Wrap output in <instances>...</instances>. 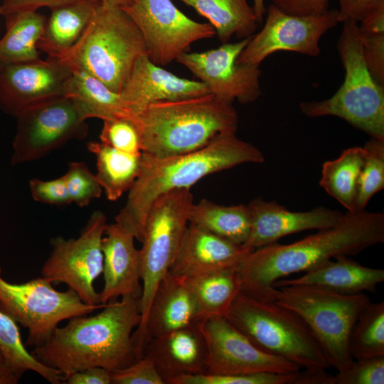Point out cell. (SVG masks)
<instances>
[{
    "label": "cell",
    "mask_w": 384,
    "mask_h": 384,
    "mask_svg": "<svg viewBox=\"0 0 384 384\" xmlns=\"http://www.w3.org/2000/svg\"><path fill=\"white\" fill-rule=\"evenodd\" d=\"M384 242V214L347 211L335 225L294 242L273 243L251 251L238 267L241 292L274 302L273 284L293 273L307 272L338 256L354 255Z\"/></svg>",
    "instance_id": "cell-1"
},
{
    "label": "cell",
    "mask_w": 384,
    "mask_h": 384,
    "mask_svg": "<svg viewBox=\"0 0 384 384\" xmlns=\"http://www.w3.org/2000/svg\"><path fill=\"white\" fill-rule=\"evenodd\" d=\"M139 299L125 295L94 316L71 318L31 353L65 378L92 367L111 372L123 369L139 359L132 341L134 329L141 321Z\"/></svg>",
    "instance_id": "cell-2"
},
{
    "label": "cell",
    "mask_w": 384,
    "mask_h": 384,
    "mask_svg": "<svg viewBox=\"0 0 384 384\" xmlns=\"http://www.w3.org/2000/svg\"><path fill=\"white\" fill-rule=\"evenodd\" d=\"M265 157L235 134L220 135L196 151L156 156L142 154L139 174L115 223L142 242L148 212L154 201L169 191L189 188L203 177L247 164H261Z\"/></svg>",
    "instance_id": "cell-3"
},
{
    "label": "cell",
    "mask_w": 384,
    "mask_h": 384,
    "mask_svg": "<svg viewBox=\"0 0 384 384\" xmlns=\"http://www.w3.org/2000/svg\"><path fill=\"white\" fill-rule=\"evenodd\" d=\"M132 120L142 152L156 156L196 151L220 135L235 134L239 124L233 104L210 93L151 103Z\"/></svg>",
    "instance_id": "cell-4"
},
{
    "label": "cell",
    "mask_w": 384,
    "mask_h": 384,
    "mask_svg": "<svg viewBox=\"0 0 384 384\" xmlns=\"http://www.w3.org/2000/svg\"><path fill=\"white\" fill-rule=\"evenodd\" d=\"M142 55H147L146 46L133 21L121 6L100 1L78 41L54 58L119 93Z\"/></svg>",
    "instance_id": "cell-5"
},
{
    "label": "cell",
    "mask_w": 384,
    "mask_h": 384,
    "mask_svg": "<svg viewBox=\"0 0 384 384\" xmlns=\"http://www.w3.org/2000/svg\"><path fill=\"white\" fill-rule=\"evenodd\" d=\"M337 49L345 69L343 84L328 99L302 102L301 112L311 118L340 117L370 137L384 140V87L366 65L358 23L343 22Z\"/></svg>",
    "instance_id": "cell-6"
},
{
    "label": "cell",
    "mask_w": 384,
    "mask_h": 384,
    "mask_svg": "<svg viewBox=\"0 0 384 384\" xmlns=\"http://www.w3.org/2000/svg\"><path fill=\"white\" fill-rule=\"evenodd\" d=\"M225 317L265 353L307 370L331 367L303 320L275 301L257 299L240 292Z\"/></svg>",
    "instance_id": "cell-7"
},
{
    "label": "cell",
    "mask_w": 384,
    "mask_h": 384,
    "mask_svg": "<svg viewBox=\"0 0 384 384\" xmlns=\"http://www.w3.org/2000/svg\"><path fill=\"white\" fill-rule=\"evenodd\" d=\"M275 302L303 320L331 367L342 371L351 365L354 359L348 349L349 336L361 312L370 302L367 295L287 285L277 288Z\"/></svg>",
    "instance_id": "cell-8"
},
{
    "label": "cell",
    "mask_w": 384,
    "mask_h": 384,
    "mask_svg": "<svg viewBox=\"0 0 384 384\" xmlns=\"http://www.w3.org/2000/svg\"><path fill=\"white\" fill-rule=\"evenodd\" d=\"M189 188L165 193L152 203L145 222L140 251L142 293L139 299L141 321L132 334L136 346L142 333L154 293L169 271L189 223L193 203Z\"/></svg>",
    "instance_id": "cell-9"
},
{
    "label": "cell",
    "mask_w": 384,
    "mask_h": 384,
    "mask_svg": "<svg viewBox=\"0 0 384 384\" xmlns=\"http://www.w3.org/2000/svg\"><path fill=\"white\" fill-rule=\"evenodd\" d=\"M106 305L87 304L73 290L58 291L42 276L24 283H10L1 276L0 267V311L28 329L27 346L42 345L61 321L87 315Z\"/></svg>",
    "instance_id": "cell-10"
},
{
    "label": "cell",
    "mask_w": 384,
    "mask_h": 384,
    "mask_svg": "<svg viewBox=\"0 0 384 384\" xmlns=\"http://www.w3.org/2000/svg\"><path fill=\"white\" fill-rule=\"evenodd\" d=\"M106 225V215L96 210L78 238H53L52 250L42 266L41 276L52 283H65L87 304H101L94 282L102 273V240Z\"/></svg>",
    "instance_id": "cell-11"
},
{
    "label": "cell",
    "mask_w": 384,
    "mask_h": 384,
    "mask_svg": "<svg viewBox=\"0 0 384 384\" xmlns=\"http://www.w3.org/2000/svg\"><path fill=\"white\" fill-rule=\"evenodd\" d=\"M12 143L13 166L37 160L72 139H83L86 120L66 96L53 97L20 112Z\"/></svg>",
    "instance_id": "cell-12"
},
{
    "label": "cell",
    "mask_w": 384,
    "mask_h": 384,
    "mask_svg": "<svg viewBox=\"0 0 384 384\" xmlns=\"http://www.w3.org/2000/svg\"><path fill=\"white\" fill-rule=\"evenodd\" d=\"M122 8L139 28L149 58L159 66L188 52L193 43L216 35L210 23L190 18L171 0H132Z\"/></svg>",
    "instance_id": "cell-13"
},
{
    "label": "cell",
    "mask_w": 384,
    "mask_h": 384,
    "mask_svg": "<svg viewBox=\"0 0 384 384\" xmlns=\"http://www.w3.org/2000/svg\"><path fill=\"white\" fill-rule=\"evenodd\" d=\"M265 23L252 36L238 55V64L260 65L269 55L285 50L316 57L321 37L339 23L338 9L311 16L286 14L273 4L267 8Z\"/></svg>",
    "instance_id": "cell-14"
},
{
    "label": "cell",
    "mask_w": 384,
    "mask_h": 384,
    "mask_svg": "<svg viewBox=\"0 0 384 384\" xmlns=\"http://www.w3.org/2000/svg\"><path fill=\"white\" fill-rule=\"evenodd\" d=\"M250 38L203 52H187L176 61L203 82L210 94L231 104H248L261 95L260 65L238 64L236 60Z\"/></svg>",
    "instance_id": "cell-15"
},
{
    "label": "cell",
    "mask_w": 384,
    "mask_h": 384,
    "mask_svg": "<svg viewBox=\"0 0 384 384\" xmlns=\"http://www.w3.org/2000/svg\"><path fill=\"white\" fill-rule=\"evenodd\" d=\"M201 328L208 349L206 373H292L302 369L291 361L259 349L224 316L208 317L201 322Z\"/></svg>",
    "instance_id": "cell-16"
},
{
    "label": "cell",
    "mask_w": 384,
    "mask_h": 384,
    "mask_svg": "<svg viewBox=\"0 0 384 384\" xmlns=\"http://www.w3.org/2000/svg\"><path fill=\"white\" fill-rule=\"evenodd\" d=\"M71 69L54 57L0 66V109L16 117L43 101L65 96Z\"/></svg>",
    "instance_id": "cell-17"
},
{
    "label": "cell",
    "mask_w": 384,
    "mask_h": 384,
    "mask_svg": "<svg viewBox=\"0 0 384 384\" xmlns=\"http://www.w3.org/2000/svg\"><path fill=\"white\" fill-rule=\"evenodd\" d=\"M247 206L250 230L243 245L252 250L275 243L290 234L331 228L343 216L339 210L323 206L293 212L274 201H266L262 198L252 200Z\"/></svg>",
    "instance_id": "cell-18"
},
{
    "label": "cell",
    "mask_w": 384,
    "mask_h": 384,
    "mask_svg": "<svg viewBox=\"0 0 384 384\" xmlns=\"http://www.w3.org/2000/svg\"><path fill=\"white\" fill-rule=\"evenodd\" d=\"M205 319L186 279L168 271L151 299L142 333L136 344L139 358L147 340Z\"/></svg>",
    "instance_id": "cell-19"
},
{
    "label": "cell",
    "mask_w": 384,
    "mask_h": 384,
    "mask_svg": "<svg viewBox=\"0 0 384 384\" xmlns=\"http://www.w3.org/2000/svg\"><path fill=\"white\" fill-rule=\"evenodd\" d=\"M208 93L203 82L178 77L152 63L147 55H142L136 60L119 94L133 118L151 103Z\"/></svg>",
    "instance_id": "cell-20"
},
{
    "label": "cell",
    "mask_w": 384,
    "mask_h": 384,
    "mask_svg": "<svg viewBox=\"0 0 384 384\" xmlns=\"http://www.w3.org/2000/svg\"><path fill=\"white\" fill-rule=\"evenodd\" d=\"M135 238L114 223L107 224L102 240L104 285L99 293L101 304L131 295L141 297L140 251L135 247Z\"/></svg>",
    "instance_id": "cell-21"
},
{
    "label": "cell",
    "mask_w": 384,
    "mask_h": 384,
    "mask_svg": "<svg viewBox=\"0 0 384 384\" xmlns=\"http://www.w3.org/2000/svg\"><path fill=\"white\" fill-rule=\"evenodd\" d=\"M251 251L189 223L169 271L189 278L236 267Z\"/></svg>",
    "instance_id": "cell-22"
},
{
    "label": "cell",
    "mask_w": 384,
    "mask_h": 384,
    "mask_svg": "<svg viewBox=\"0 0 384 384\" xmlns=\"http://www.w3.org/2000/svg\"><path fill=\"white\" fill-rule=\"evenodd\" d=\"M201 322L149 338L145 343L143 356L153 361L165 384L182 375L207 373L208 349Z\"/></svg>",
    "instance_id": "cell-23"
},
{
    "label": "cell",
    "mask_w": 384,
    "mask_h": 384,
    "mask_svg": "<svg viewBox=\"0 0 384 384\" xmlns=\"http://www.w3.org/2000/svg\"><path fill=\"white\" fill-rule=\"evenodd\" d=\"M329 260L307 271L297 279H280L273 284L275 289L287 285H306L338 294H355L375 292L384 281V270L363 266L348 256Z\"/></svg>",
    "instance_id": "cell-24"
},
{
    "label": "cell",
    "mask_w": 384,
    "mask_h": 384,
    "mask_svg": "<svg viewBox=\"0 0 384 384\" xmlns=\"http://www.w3.org/2000/svg\"><path fill=\"white\" fill-rule=\"evenodd\" d=\"M71 70L65 96L71 100L83 119L98 118L105 121L117 117L132 119L119 93L83 70Z\"/></svg>",
    "instance_id": "cell-25"
},
{
    "label": "cell",
    "mask_w": 384,
    "mask_h": 384,
    "mask_svg": "<svg viewBox=\"0 0 384 384\" xmlns=\"http://www.w3.org/2000/svg\"><path fill=\"white\" fill-rule=\"evenodd\" d=\"M100 0H76L51 10L37 47L55 57L72 47L90 21Z\"/></svg>",
    "instance_id": "cell-26"
},
{
    "label": "cell",
    "mask_w": 384,
    "mask_h": 384,
    "mask_svg": "<svg viewBox=\"0 0 384 384\" xmlns=\"http://www.w3.org/2000/svg\"><path fill=\"white\" fill-rule=\"evenodd\" d=\"M208 19L219 40L228 43L233 36L250 38L259 24L247 0H179Z\"/></svg>",
    "instance_id": "cell-27"
},
{
    "label": "cell",
    "mask_w": 384,
    "mask_h": 384,
    "mask_svg": "<svg viewBox=\"0 0 384 384\" xmlns=\"http://www.w3.org/2000/svg\"><path fill=\"white\" fill-rule=\"evenodd\" d=\"M188 221L239 245H243L250 235V215L247 204L223 206L202 199L192 204Z\"/></svg>",
    "instance_id": "cell-28"
},
{
    "label": "cell",
    "mask_w": 384,
    "mask_h": 384,
    "mask_svg": "<svg viewBox=\"0 0 384 384\" xmlns=\"http://www.w3.org/2000/svg\"><path fill=\"white\" fill-rule=\"evenodd\" d=\"M5 18L6 32L0 39V66L40 59L37 44L47 18L37 11L18 12Z\"/></svg>",
    "instance_id": "cell-29"
},
{
    "label": "cell",
    "mask_w": 384,
    "mask_h": 384,
    "mask_svg": "<svg viewBox=\"0 0 384 384\" xmlns=\"http://www.w3.org/2000/svg\"><path fill=\"white\" fill-rule=\"evenodd\" d=\"M87 146L96 158V177L107 199L117 201L129 191L137 178L142 152H123L101 142H88Z\"/></svg>",
    "instance_id": "cell-30"
},
{
    "label": "cell",
    "mask_w": 384,
    "mask_h": 384,
    "mask_svg": "<svg viewBox=\"0 0 384 384\" xmlns=\"http://www.w3.org/2000/svg\"><path fill=\"white\" fill-rule=\"evenodd\" d=\"M364 161L363 146H353L322 164L320 186L347 211L356 210L358 183Z\"/></svg>",
    "instance_id": "cell-31"
},
{
    "label": "cell",
    "mask_w": 384,
    "mask_h": 384,
    "mask_svg": "<svg viewBox=\"0 0 384 384\" xmlns=\"http://www.w3.org/2000/svg\"><path fill=\"white\" fill-rule=\"evenodd\" d=\"M186 279L205 319L213 316L225 317L241 292L238 267Z\"/></svg>",
    "instance_id": "cell-32"
},
{
    "label": "cell",
    "mask_w": 384,
    "mask_h": 384,
    "mask_svg": "<svg viewBox=\"0 0 384 384\" xmlns=\"http://www.w3.org/2000/svg\"><path fill=\"white\" fill-rule=\"evenodd\" d=\"M16 324L0 311V352L4 362L21 375L31 370L52 384L63 383L64 375L61 372L43 365L26 350Z\"/></svg>",
    "instance_id": "cell-33"
},
{
    "label": "cell",
    "mask_w": 384,
    "mask_h": 384,
    "mask_svg": "<svg viewBox=\"0 0 384 384\" xmlns=\"http://www.w3.org/2000/svg\"><path fill=\"white\" fill-rule=\"evenodd\" d=\"M348 349L356 360L384 356L383 302H370L362 310L350 334Z\"/></svg>",
    "instance_id": "cell-34"
},
{
    "label": "cell",
    "mask_w": 384,
    "mask_h": 384,
    "mask_svg": "<svg viewBox=\"0 0 384 384\" xmlns=\"http://www.w3.org/2000/svg\"><path fill=\"white\" fill-rule=\"evenodd\" d=\"M363 147L364 161L358 183L356 210H365L370 199L384 188V140L370 137Z\"/></svg>",
    "instance_id": "cell-35"
},
{
    "label": "cell",
    "mask_w": 384,
    "mask_h": 384,
    "mask_svg": "<svg viewBox=\"0 0 384 384\" xmlns=\"http://www.w3.org/2000/svg\"><path fill=\"white\" fill-rule=\"evenodd\" d=\"M297 372H258L238 375L188 374L172 378L168 384H294Z\"/></svg>",
    "instance_id": "cell-36"
},
{
    "label": "cell",
    "mask_w": 384,
    "mask_h": 384,
    "mask_svg": "<svg viewBox=\"0 0 384 384\" xmlns=\"http://www.w3.org/2000/svg\"><path fill=\"white\" fill-rule=\"evenodd\" d=\"M63 176L71 203L80 207L87 206L92 199L102 195L103 190L96 175L83 162L70 163Z\"/></svg>",
    "instance_id": "cell-37"
},
{
    "label": "cell",
    "mask_w": 384,
    "mask_h": 384,
    "mask_svg": "<svg viewBox=\"0 0 384 384\" xmlns=\"http://www.w3.org/2000/svg\"><path fill=\"white\" fill-rule=\"evenodd\" d=\"M100 139L101 142L123 152L142 153L139 130L134 122L128 117L103 121Z\"/></svg>",
    "instance_id": "cell-38"
},
{
    "label": "cell",
    "mask_w": 384,
    "mask_h": 384,
    "mask_svg": "<svg viewBox=\"0 0 384 384\" xmlns=\"http://www.w3.org/2000/svg\"><path fill=\"white\" fill-rule=\"evenodd\" d=\"M334 377L335 384H383L384 356L353 360Z\"/></svg>",
    "instance_id": "cell-39"
},
{
    "label": "cell",
    "mask_w": 384,
    "mask_h": 384,
    "mask_svg": "<svg viewBox=\"0 0 384 384\" xmlns=\"http://www.w3.org/2000/svg\"><path fill=\"white\" fill-rule=\"evenodd\" d=\"M112 384H165L153 361L143 356L130 366L111 372Z\"/></svg>",
    "instance_id": "cell-40"
},
{
    "label": "cell",
    "mask_w": 384,
    "mask_h": 384,
    "mask_svg": "<svg viewBox=\"0 0 384 384\" xmlns=\"http://www.w3.org/2000/svg\"><path fill=\"white\" fill-rule=\"evenodd\" d=\"M359 32L366 65L375 80L384 87V31Z\"/></svg>",
    "instance_id": "cell-41"
},
{
    "label": "cell",
    "mask_w": 384,
    "mask_h": 384,
    "mask_svg": "<svg viewBox=\"0 0 384 384\" xmlns=\"http://www.w3.org/2000/svg\"><path fill=\"white\" fill-rule=\"evenodd\" d=\"M29 188L36 201L56 206L71 203L63 176L48 181L31 179Z\"/></svg>",
    "instance_id": "cell-42"
},
{
    "label": "cell",
    "mask_w": 384,
    "mask_h": 384,
    "mask_svg": "<svg viewBox=\"0 0 384 384\" xmlns=\"http://www.w3.org/2000/svg\"><path fill=\"white\" fill-rule=\"evenodd\" d=\"M282 11L294 16L318 15L326 12L329 0H271Z\"/></svg>",
    "instance_id": "cell-43"
},
{
    "label": "cell",
    "mask_w": 384,
    "mask_h": 384,
    "mask_svg": "<svg viewBox=\"0 0 384 384\" xmlns=\"http://www.w3.org/2000/svg\"><path fill=\"white\" fill-rule=\"evenodd\" d=\"M76 0H1L0 14L4 17L18 12L37 11L42 7L51 10Z\"/></svg>",
    "instance_id": "cell-44"
},
{
    "label": "cell",
    "mask_w": 384,
    "mask_h": 384,
    "mask_svg": "<svg viewBox=\"0 0 384 384\" xmlns=\"http://www.w3.org/2000/svg\"><path fill=\"white\" fill-rule=\"evenodd\" d=\"M384 0H338V21L351 20L360 22L365 16Z\"/></svg>",
    "instance_id": "cell-45"
},
{
    "label": "cell",
    "mask_w": 384,
    "mask_h": 384,
    "mask_svg": "<svg viewBox=\"0 0 384 384\" xmlns=\"http://www.w3.org/2000/svg\"><path fill=\"white\" fill-rule=\"evenodd\" d=\"M64 381L68 384H112L111 371L92 367L70 373Z\"/></svg>",
    "instance_id": "cell-46"
},
{
    "label": "cell",
    "mask_w": 384,
    "mask_h": 384,
    "mask_svg": "<svg viewBox=\"0 0 384 384\" xmlns=\"http://www.w3.org/2000/svg\"><path fill=\"white\" fill-rule=\"evenodd\" d=\"M294 384H335V377L326 370H299Z\"/></svg>",
    "instance_id": "cell-47"
},
{
    "label": "cell",
    "mask_w": 384,
    "mask_h": 384,
    "mask_svg": "<svg viewBox=\"0 0 384 384\" xmlns=\"http://www.w3.org/2000/svg\"><path fill=\"white\" fill-rule=\"evenodd\" d=\"M21 376L4 361L0 363V384H16Z\"/></svg>",
    "instance_id": "cell-48"
},
{
    "label": "cell",
    "mask_w": 384,
    "mask_h": 384,
    "mask_svg": "<svg viewBox=\"0 0 384 384\" xmlns=\"http://www.w3.org/2000/svg\"><path fill=\"white\" fill-rule=\"evenodd\" d=\"M252 7L254 9L258 23H262L264 15L266 12L264 0H253Z\"/></svg>",
    "instance_id": "cell-49"
},
{
    "label": "cell",
    "mask_w": 384,
    "mask_h": 384,
    "mask_svg": "<svg viewBox=\"0 0 384 384\" xmlns=\"http://www.w3.org/2000/svg\"><path fill=\"white\" fill-rule=\"evenodd\" d=\"M102 3L110 4L112 5L124 7L131 3L132 0H100Z\"/></svg>",
    "instance_id": "cell-50"
},
{
    "label": "cell",
    "mask_w": 384,
    "mask_h": 384,
    "mask_svg": "<svg viewBox=\"0 0 384 384\" xmlns=\"http://www.w3.org/2000/svg\"><path fill=\"white\" fill-rule=\"evenodd\" d=\"M3 361H4V358L1 353L0 352V363H2Z\"/></svg>",
    "instance_id": "cell-51"
}]
</instances>
